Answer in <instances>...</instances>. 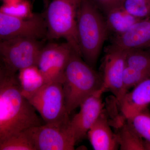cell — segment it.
I'll use <instances>...</instances> for the list:
<instances>
[{
    "instance_id": "obj_1",
    "label": "cell",
    "mask_w": 150,
    "mask_h": 150,
    "mask_svg": "<svg viewBox=\"0 0 150 150\" xmlns=\"http://www.w3.org/2000/svg\"><path fill=\"white\" fill-rule=\"evenodd\" d=\"M36 110L22 93L16 74L0 69V142L42 125Z\"/></svg>"
},
{
    "instance_id": "obj_2",
    "label": "cell",
    "mask_w": 150,
    "mask_h": 150,
    "mask_svg": "<svg viewBox=\"0 0 150 150\" xmlns=\"http://www.w3.org/2000/svg\"><path fill=\"white\" fill-rule=\"evenodd\" d=\"M109 32L102 12L91 0H83L77 18L78 43L81 56L94 69Z\"/></svg>"
},
{
    "instance_id": "obj_3",
    "label": "cell",
    "mask_w": 150,
    "mask_h": 150,
    "mask_svg": "<svg viewBox=\"0 0 150 150\" xmlns=\"http://www.w3.org/2000/svg\"><path fill=\"white\" fill-rule=\"evenodd\" d=\"M62 85L69 115L88 97L104 89L101 73L96 71L74 50L67 64Z\"/></svg>"
},
{
    "instance_id": "obj_4",
    "label": "cell",
    "mask_w": 150,
    "mask_h": 150,
    "mask_svg": "<svg viewBox=\"0 0 150 150\" xmlns=\"http://www.w3.org/2000/svg\"><path fill=\"white\" fill-rule=\"evenodd\" d=\"M83 0H52L44 14L47 26V39L64 38L81 55L77 18Z\"/></svg>"
},
{
    "instance_id": "obj_5",
    "label": "cell",
    "mask_w": 150,
    "mask_h": 150,
    "mask_svg": "<svg viewBox=\"0 0 150 150\" xmlns=\"http://www.w3.org/2000/svg\"><path fill=\"white\" fill-rule=\"evenodd\" d=\"M46 40L17 38L0 40V56L3 67L11 73L37 66Z\"/></svg>"
},
{
    "instance_id": "obj_6",
    "label": "cell",
    "mask_w": 150,
    "mask_h": 150,
    "mask_svg": "<svg viewBox=\"0 0 150 150\" xmlns=\"http://www.w3.org/2000/svg\"><path fill=\"white\" fill-rule=\"evenodd\" d=\"M39 112L45 124H70L67 112L63 85L60 83L45 84L28 99Z\"/></svg>"
},
{
    "instance_id": "obj_7",
    "label": "cell",
    "mask_w": 150,
    "mask_h": 150,
    "mask_svg": "<svg viewBox=\"0 0 150 150\" xmlns=\"http://www.w3.org/2000/svg\"><path fill=\"white\" fill-rule=\"evenodd\" d=\"M47 33L44 14L21 17L0 11V40L17 38L46 40Z\"/></svg>"
},
{
    "instance_id": "obj_8",
    "label": "cell",
    "mask_w": 150,
    "mask_h": 150,
    "mask_svg": "<svg viewBox=\"0 0 150 150\" xmlns=\"http://www.w3.org/2000/svg\"><path fill=\"white\" fill-rule=\"evenodd\" d=\"M73 50L67 42H50L43 46L38 60L37 67L45 83H63L66 68Z\"/></svg>"
},
{
    "instance_id": "obj_9",
    "label": "cell",
    "mask_w": 150,
    "mask_h": 150,
    "mask_svg": "<svg viewBox=\"0 0 150 150\" xmlns=\"http://www.w3.org/2000/svg\"><path fill=\"white\" fill-rule=\"evenodd\" d=\"M35 150H74L76 141L67 125L45 124L26 129Z\"/></svg>"
},
{
    "instance_id": "obj_10",
    "label": "cell",
    "mask_w": 150,
    "mask_h": 150,
    "mask_svg": "<svg viewBox=\"0 0 150 150\" xmlns=\"http://www.w3.org/2000/svg\"><path fill=\"white\" fill-rule=\"evenodd\" d=\"M126 54L127 51L110 45L106 48L101 73L105 91L112 93L118 103L124 96L123 79Z\"/></svg>"
},
{
    "instance_id": "obj_11",
    "label": "cell",
    "mask_w": 150,
    "mask_h": 150,
    "mask_svg": "<svg viewBox=\"0 0 150 150\" xmlns=\"http://www.w3.org/2000/svg\"><path fill=\"white\" fill-rule=\"evenodd\" d=\"M105 92L104 89L100 90L84 100L80 105L79 112L70 121V129L76 143L87 136L89 130L103 111L102 95Z\"/></svg>"
},
{
    "instance_id": "obj_12",
    "label": "cell",
    "mask_w": 150,
    "mask_h": 150,
    "mask_svg": "<svg viewBox=\"0 0 150 150\" xmlns=\"http://www.w3.org/2000/svg\"><path fill=\"white\" fill-rule=\"evenodd\" d=\"M110 46L126 51L150 48V17L139 21L125 33L114 35Z\"/></svg>"
},
{
    "instance_id": "obj_13",
    "label": "cell",
    "mask_w": 150,
    "mask_h": 150,
    "mask_svg": "<svg viewBox=\"0 0 150 150\" xmlns=\"http://www.w3.org/2000/svg\"><path fill=\"white\" fill-rule=\"evenodd\" d=\"M123 116L129 119L146 110L150 104V77L127 93L119 103Z\"/></svg>"
},
{
    "instance_id": "obj_14",
    "label": "cell",
    "mask_w": 150,
    "mask_h": 150,
    "mask_svg": "<svg viewBox=\"0 0 150 150\" xmlns=\"http://www.w3.org/2000/svg\"><path fill=\"white\" fill-rule=\"evenodd\" d=\"M95 150H115L119 147L117 135L112 132L104 110L89 130L87 135Z\"/></svg>"
},
{
    "instance_id": "obj_15",
    "label": "cell",
    "mask_w": 150,
    "mask_h": 150,
    "mask_svg": "<svg viewBox=\"0 0 150 150\" xmlns=\"http://www.w3.org/2000/svg\"><path fill=\"white\" fill-rule=\"evenodd\" d=\"M104 15L109 31L114 33L115 35L125 33L136 23L142 20L129 13L121 5L111 9Z\"/></svg>"
},
{
    "instance_id": "obj_16",
    "label": "cell",
    "mask_w": 150,
    "mask_h": 150,
    "mask_svg": "<svg viewBox=\"0 0 150 150\" xmlns=\"http://www.w3.org/2000/svg\"><path fill=\"white\" fill-rule=\"evenodd\" d=\"M18 72V78L21 93L27 99L46 84L37 66L28 67Z\"/></svg>"
},
{
    "instance_id": "obj_17",
    "label": "cell",
    "mask_w": 150,
    "mask_h": 150,
    "mask_svg": "<svg viewBox=\"0 0 150 150\" xmlns=\"http://www.w3.org/2000/svg\"><path fill=\"white\" fill-rule=\"evenodd\" d=\"M126 120V123L122 124L119 132L116 134L120 149L145 150L144 142L142 137L130 121Z\"/></svg>"
},
{
    "instance_id": "obj_18",
    "label": "cell",
    "mask_w": 150,
    "mask_h": 150,
    "mask_svg": "<svg viewBox=\"0 0 150 150\" xmlns=\"http://www.w3.org/2000/svg\"><path fill=\"white\" fill-rule=\"evenodd\" d=\"M0 150H35L27 130L12 135L0 142Z\"/></svg>"
},
{
    "instance_id": "obj_19",
    "label": "cell",
    "mask_w": 150,
    "mask_h": 150,
    "mask_svg": "<svg viewBox=\"0 0 150 150\" xmlns=\"http://www.w3.org/2000/svg\"><path fill=\"white\" fill-rule=\"evenodd\" d=\"M126 66L150 74V48L127 51Z\"/></svg>"
},
{
    "instance_id": "obj_20",
    "label": "cell",
    "mask_w": 150,
    "mask_h": 150,
    "mask_svg": "<svg viewBox=\"0 0 150 150\" xmlns=\"http://www.w3.org/2000/svg\"><path fill=\"white\" fill-rule=\"evenodd\" d=\"M121 5L137 18L144 19L150 17V0H123Z\"/></svg>"
},
{
    "instance_id": "obj_21",
    "label": "cell",
    "mask_w": 150,
    "mask_h": 150,
    "mask_svg": "<svg viewBox=\"0 0 150 150\" xmlns=\"http://www.w3.org/2000/svg\"><path fill=\"white\" fill-rule=\"evenodd\" d=\"M150 77L149 73L126 66L123 75V90L124 95L129 89Z\"/></svg>"
},
{
    "instance_id": "obj_22",
    "label": "cell",
    "mask_w": 150,
    "mask_h": 150,
    "mask_svg": "<svg viewBox=\"0 0 150 150\" xmlns=\"http://www.w3.org/2000/svg\"><path fill=\"white\" fill-rule=\"evenodd\" d=\"M139 135L150 142V114L146 110L139 112L129 119Z\"/></svg>"
},
{
    "instance_id": "obj_23",
    "label": "cell",
    "mask_w": 150,
    "mask_h": 150,
    "mask_svg": "<svg viewBox=\"0 0 150 150\" xmlns=\"http://www.w3.org/2000/svg\"><path fill=\"white\" fill-rule=\"evenodd\" d=\"M91 1L105 14L111 9L121 5L123 0H91Z\"/></svg>"
},
{
    "instance_id": "obj_24",
    "label": "cell",
    "mask_w": 150,
    "mask_h": 150,
    "mask_svg": "<svg viewBox=\"0 0 150 150\" xmlns=\"http://www.w3.org/2000/svg\"></svg>"
}]
</instances>
